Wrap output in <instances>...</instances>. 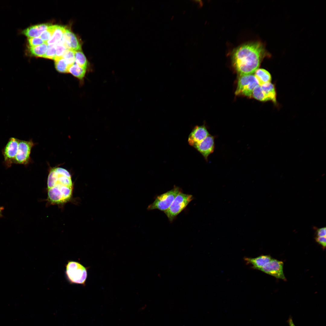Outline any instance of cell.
<instances>
[{"label":"cell","mask_w":326,"mask_h":326,"mask_svg":"<svg viewBox=\"0 0 326 326\" xmlns=\"http://www.w3.org/2000/svg\"><path fill=\"white\" fill-rule=\"evenodd\" d=\"M270 56L263 43L255 41L243 44L235 49L232 59L235 69L242 75L254 74L263 59Z\"/></svg>","instance_id":"6da1fadb"},{"label":"cell","mask_w":326,"mask_h":326,"mask_svg":"<svg viewBox=\"0 0 326 326\" xmlns=\"http://www.w3.org/2000/svg\"><path fill=\"white\" fill-rule=\"evenodd\" d=\"M74 189L71 175L66 169L55 167L50 169L47 179V200L52 205H62L72 198Z\"/></svg>","instance_id":"7a4b0ae2"},{"label":"cell","mask_w":326,"mask_h":326,"mask_svg":"<svg viewBox=\"0 0 326 326\" xmlns=\"http://www.w3.org/2000/svg\"><path fill=\"white\" fill-rule=\"evenodd\" d=\"M65 275L71 284H76L85 286L88 276V268L79 262L69 260L65 265Z\"/></svg>","instance_id":"3957f363"},{"label":"cell","mask_w":326,"mask_h":326,"mask_svg":"<svg viewBox=\"0 0 326 326\" xmlns=\"http://www.w3.org/2000/svg\"><path fill=\"white\" fill-rule=\"evenodd\" d=\"M182 192L181 189L174 186L171 190L158 196L147 207L148 210L158 209L165 212L170 207L177 195Z\"/></svg>","instance_id":"277c9868"},{"label":"cell","mask_w":326,"mask_h":326,"mask_svg":"<svg viewBox=\"0 0 326 326\" xmlns=\"http://www.w3.org/2000/svg\"><path fill=\"white\" fill-rule=\"evenodd\" d=\"M192 195L181 192L175 198L169 208L164 213L169 221L172 222L193 199Z\"/></svg>","instance_id":"5b68a950"},{"label":"cell","mask_w":326,"mask_h":326,"mask_svg":"<svg viewBox=\"0 0 326 326\" xmlns=\"http://www.w3.org/2000/svg\"><path fill=\"white\" fill-rule=\"evenodd\" d=\"M259 85L254 74L240 75L235 94L251 97L254 88Z\"/></svg>","instance_id":"8992f818"},{"label":"cell","mask_w":326,"mask_h":326,"mask_svg":"<svg viewBox=\"0 0 326 326\" xmlns=\"http://www.w3.org/2000/svg\"><path fill=\"white\" fill-rule=\"evenodd\" d=\"M31 139L29 140H19L18 149L14 164L27 166L31 161L30 155L32 149L35 145Z\"/></svg>","instance_id":"52a82bcc"},{"label":"cell","mask_w":326,"mask_h":326,"mask_svg":"<svg viewBox=\"0 0 326 326\" xmlns=\"http://www.w3.org/2000/svg\"><path fill=\"white\" fill-rule=\"evenodd\" d=\"M19 140L15 137H10L2 150L4 158L3 163L6 168H10L14 164L18 149Z\"/></svg>","instance_id":"ba28073f"},{"label":"cell","mask_w":326,"mask_h":326,"mask_svg":"<svg viewBox=\"0 0 326 326\" xmlns=\"http://www.w3.org/2000/svg\"><path fill=\"white\" fill-rule=\"evenodd\" d=\"M283 263L281 261L272 259L259 270L278 279L286 280L283 270Z\"/></svg>","instance_id":"9c48e42d"},{"label":"cell","mask_w":326,"mask_h":326,"mask_svg":"<svg viewBox=\"0 0 326 326\" xmlns=\"http://www.w3.org/2000/svg\"><path fill=\"white\" fill-rule=\"evenodd\" d=\"M209 135L205 125L195 126L188 136V144L194 147Z\"/></svg>","instance_id":"30bf717a"},{"label":"cell","mask_w":326,"mask_h":326,"mask_svg":"<svg viewBox=\"0 0 326 326\" xmlns=\"http://www.w3.org/2000/svg\"><path fill=\"white\" fill-rule=\"evenodd\" d=\"M214 136L209 135L194 147L203 155L206 161H208L209 156L214 150Z\"/></svg>","instance_id":"8fae6325"},{"label":"cell","mask_w":326,"mask_h":326,"mask_svg":"<svg viewBox=\"0 0 326 326\" xmlns=\"http://www.w3.org/2000/svg\"><path fill=\"white\" fill-rule=\"evenodd\" d=\"M66 50L74 51H81V45L75 34L66 28L61 40Z\"/></svg>","instance_id":"7c38bea8"},{"label":"cell","mask_w":326,"mask_h":326,"mask_svg":"<svg viewBox=\"0 0 326 326\" xmlns=\"http://www.w3.org/2000/svg\"><path fill=\"white\" fill-rule=\"evenodd\" d=\"M51 25L46 23L33 25L22 30L21 33L28 38L39 37Z\"/></svg>","instance_id":"4fadbf2b"},{"label":"cell","mask_w":326,"mask_h":326,"mask_svg":"<svg viewBox=\"0 0 326 326\" xmlns=\"http://www.w3.org/2000/svg\"><path fill=\"white\" fill-rule=\"evenodd\" d=\"M272 259L269 255H262L253 258L246 257L244 259L246 263L252 266V268L259 270Z\"/></svg>","instance_id":"5bb4252c"},{"label":"cell","mask_w":326,"mask_h":326,"mask_svg":"<svg viewBox=\"0 0 326 326\" xmlns=\"http://www.w3.org/2000/svg\"><path fill=\"white\" fill-rule=\"evenodd\" d=\"M260 86L267 101H271L274 103H276V92L274 85L270 82Z\"/></svg>","instance_id":"9a60e30c"},{"label":"cell","mask_w":326,"mask_h":326,"mask_svg":"<svg viewBox=\"0 0 326 326\" xmlns=\"http://www.w3.org/2000/svg\"><path fill=\"white\" fill-rule=\"evenodd\" d=\"M254 75L260 86L270 82L271 76L270 73L263 69H258L255 72Z\"/></svg>","instance_id":"2e32d148"},{"label":"cell","mask_w":326,"mask_h":326,"mask_svg":"<svg viewBox=\"0 0 326 326\" xmlns=\"http://www.w3.org/2000/svg\"><path fill=\"white\" fill-rule=\"evenodd\" d=\"M66 29L65 27L56 25V28L52 36L45 43L47 45L56 44L62 39Z\"/></svg>","instance_id":"e0dca14e"},{"label":"cell","mask_w":326,"mask_h":326,"mask_svg":"<svg viewBox=\"0 0 326 326\" xmlns=\"http://www.w3.org/2000/svg\"><path fill=\"white\" fill-rule=\"evenodd\" d=\"M87 70V69L74 63L69 67L68 72L71 73L79 79L82 80L85 76Z\"/></svg>","instance_id":"ac0fdd59"},{"label":"cell","mask_w":326,"mask_h":326,"mask_svg":"<svg viewBox=\"0 0 326 326\" xmlns=\"http://www.w3.org/2000/svg\"><path fill=\"white\" fill-rule=\"evenodd\" d=\"M47 44L46 43L33 47H28L29 53L31 56L43 57L46 52Z\"/></svg>","instance_id":"d6986e66"},{"label":"cell","mask_w":326,"mask_h":326,"mask_svg":"<svg viewBox=\"0 0 326 326\" xmlns=\"http://www.w3.org/2000/svg\"><path fill=\"white\" fill-rule=\"evenodd\" d=\"M54 60L55 68L58 72L61 73L68 72L70 66L62 57L56 58Z\"/></svg>","instance_id":"ffe728a7"},{"label":"cell","mask_w":326,"mask_h":326,"mask_svg":"<svg viewBox=\"0 0 326 326\" xmlns=\"http://www.w3.org/2000/svg\"><path fill=\"white\" fill-rule=\"evenodd\" d=\"M75 64L87 69L88 63L86 58L81 51H75Z\"/></svg>","instance_id":"44dd1931"},{"label":"cell","mask_w":326,"mask_h":326,"mask_svg":"<svg viewBox=\"0 0 326 326\" xmlns=\"http://www.w3.org/2000/svg\"><path fill=\"white\" fill-rule=\"evenodd\" d=\"M252 97L255 99L260 101H267L261 87L259 85H258L254 88L252 92Z\"/></svg>","instance_id":"7402d4cb"},{"label":"cell","mask_w":326,"mask_h":326,"mask_svg":"<svg viewBox=\"0 0 326 326\" xmlns=\"http://www.w3.org/2000/svg\"><path fill=\"white\" fill-rule=\"evenodd\" d=\"M75 51L72 50H66L62 56L68 64L70 66L75 63Z\"/></svg>","instance_id":"603a6c76"},{"label":"cell","mask_w":326,"mask_h":326,"mask_svg":"<svg viewBox=\"0 0 326 326\" xmlns=\"http://www.w3.org/2000/svg\"><path fill=\"white\" fill-rule=\"evenodd\" d=\"M56 26V25H51L41 34L40 37L45 43L49 40L52 36Z\"/></svg>","instance_id":"cb8c5ba5"},{"label":"cell","mask_w":326,"mask_h":326,"mask_svg":"<svg viewBox=\"0 0 326 326\" xmlns=\"http://www.w3.org/2000/svg\"><path fill=\"white\" fill-rule=\"evenodd\" d=\"M56 54V44L47 45L46 52L43 57L54 60Z\"/></svg>","instance_id":"d4e9b609"},{"label":"cell","mask_w":326,"mask_h":326,"mask_svg":"<svg viewBox=\"0 0 326 326\" xmlns=\"http://www.w3.org/2000/svg\"><path fill=\"white\" fill-rule=\"evenodd\" d=\"M56 44V54L54 59L62 57L65 51L67 50L61 40Z\"/></svg>","instance_id":"484cf974"},{"label":"cell","mask_w":326,"mask_h":326,"mask_svg":"<svg viewBox=\"0 0 326 326\" xmlns=\"http://www.w3.org/2000/svg\"><path fill=\"white\" fill-rule=\"evenodd\" d=\"M27 42L28 47L35 46L45 43L40 37L28 38Z\"/></svg>","instance_id":"4316f807"},{"label":"cell","mask_w":326,"mask_h":326,"mask_svg":"<svg viewBox=\"0 0 326 326\" xmlns=\"http://www.w3.org/2000/svg\"><path fill=\"white\" fill-rule=\"evenodd\" d=\"M316 241L321 245L324 248H325L326 245V236H316L315 238Z\"/></svg>","instance_id":"83f0119b"},{"label":"cell","mask_w":326,"mask_h":326,"mask_svg":"<svg viewBox=\"0 0 326 326\" xmlns=\"http://www.w3.org/2000/svg\"><path fill=\"white\" fill-rule=\"evenodd\" d=\"M316 236L322 237L326 236V229L325 227H323L317 229Z\"/></svg>","instance_id":"f1b7e54d"},{"label":"cell","mask_w":326,"mask_h":326,"mask_svg":"<svg viewBox=\"0 0 326 326\" xmlns=\"http://www.w3.org/2000/svg\"><path fill=\"white\" fill-rule=\"evenodd\" d=\"M288 323L289 326H296L294 324L291 318H290L288 320Z\"/></svg>","instance_id":"f546056e"},{"label":"cell","mask_w":326,"mask_h":326,"mask_svg":"<svg viewBox=\"0 0 326 326\" xmlns=\"http://www.w3.org/2000/svg\"><path fill=\"white\" fill-rule=\"evenodd\" d=\"M4 207H0V217H2V212L4 209Z\"/></svg>","instance_id":"4dcf8cb0"}]
</instances>
